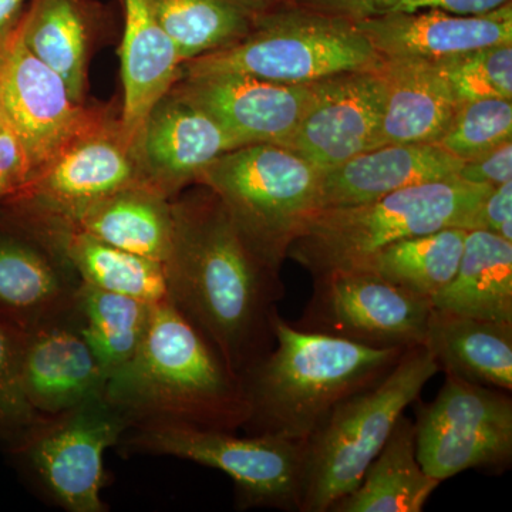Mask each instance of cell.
<instances>
[{
  "label": "cell",
  "mask_w": 512,
  "mask_h": 512,
  "mask_svg": "<svg viewBox=\"0 0 512 512\" xmlns=\"http://www.w3.org/2000/svg\"><path fill=\"white\" fill-rule=\"evenodd\" d=\"M46 212L57 215L111 247L160 264H164L170 251L173 237L171 200L150 185L124 188L72 211Z\"/></svg>",
  "instance_id": "obj_25"
},
{
  "label": "cell",
  "mask_w": 512,
  "mask_h": 512,
  "mask_svg": "<svg viewBox=\"0 0 512 512\" xmlns=\"http://www.w3.org/2000/svg\"><path fill=\"white\" fill-rule=\"evenodd\" d=\"M491 190L457 177L414 185L363 204L323 208L295 239L288 258L318 276L353 268L402 239L446 228L473 231Z\"/></svg>",
  "instance_id": "obj_4"
},
{
  "label": "cell",
  "mask_w": 512,
  "mask_h": 512,
  "mask_svg": "<svg viewBox=\"0 0 512 512\" xmlns=\"http://www.w3.org/2000/svg\"><path fill=\"white\" fill-rule=\"evenodd\" d=\"M508 141H512V100L484 99L460 104L437 146L464 163Z\"/></svg>",
  "instance_id": "obj_32"
},
{
  "label": "cell",
  "mask_w": 512,
  "mask_h": 512,
  "mask_svg": "<svg viewBox=\"0 0 512 512\" xmlns=\"http://www.w3.org/2000/svg\"><path fill=\"white\" fill-rule=\"evenodd\" d=\"M313 293L296 328L372 348L426 345L433 305L366 269L313 276Z\"/></svg>",
  "instance_id": "obj_11"
},
{
  "label": "cell",
  "mask_w": 512,
  "mask_h": 512,
  "mask_svg": "<svg viewBox=\"0 0 512 512\" xmlns=\"http://www.w3.org/2000/svg\"><path fill=\"white\" fill-rule=\"evenodd\" d=\"M106 399L130 423L244 429L249 406L241 379L173 303H153L136 355L109 377Z\"/></svg>",
  "instance_id": "obj_2"
},
{
  "label": "cell",
  "mask_w": 512,
  "mask_h": 512,
  "mask_svg": "<svg viewBox=\"0 0 512 512\" xmlns=\"http://www.w3.org/2000/svg\"><path fill=\"white\" fill-rule=\"evenodd\" d=\"M476 229L512 242V181L495 187L478 210Z\"/></svg>",
  "instance_id": "obj_38"
},
{
  "label": "cell",
  "mask_w": 512,
  "mask_h": 512,
  "mask_svg": "<svg viewBox=\"0 0 512 512\" xmlns=\"http://www.w3.org/2000/svg\"><path fill=\"white\" fill-rule=\"evenodd\" d=\"M421 467L440 483L467 470L503 471L512 460L510 392L446 373L436 399L416 420Z\"/></svg>",
  "instance_id": "obj_10"
},
{
  "label": "cell",
  "mask_w": 512,
  "mask_h": 512,
  "mask_svg": "<svg viewBox=\"0 0 512 512\" xmlns=\"http://www.w3.org/2000/svg\"><path fill=\"white\" fill-rule=\"evenodd\" d=\"M22 333L0 322V450L16 446L46 416L37 414L20 379Z\"/></svg>",
  "instance_id": "obj_34"
},
{
  "label": "cell",
  "mask_w": 512,
  "mask_h": 512,
  "mask_svg": "<svg viewBox=\"0 0 512 512\" xmlns=\"http://www.w3.org/2000/svg\"><path fill=\"white\" fill-rule=\"evenodd\" d=\"M32 0H0V50L12 39Z\"/></svg>",
  "instance_id": "obj_39"
},
{
  "label": "cell",
  "mask_w": 512,
  "mask_h": 512,
  "mask_svg": "<svg viewBox=\"0 0 512 512\" xmlns=\"http://www.w3.org/2000/svg\"><path fill=\"white\" fill-rule=\"evenodd\" d=\"M181 62L238 43L254 28L255 16L231 0H151Z\"/></svg>",
  "instance_id": "obj_31"
},
{
  "label": "cell",
  "mask_w": 512,
  "mask_h": 512,
  "mask_svg": "<svg viewBox=\"0 0 512 512\" xmlns=\"http://www.w3.org/2000/svg\"><path fill=\"white\" fill-rule=\"evenodd\" d=\"M136 185H147L140 154L116 114L64 147L3 202L67 212Z\"/></svg>",
  "instance_id": "obj_14"
},
{
  "label": "cell",
  "mask_w": 512,
  "mask_h": 512,
  "mask_svg": "<svg viewBox=\"0 0 512 512\" xmlns=\"http://www.w3.org/2000/svg\"><path fill=\"white\" fill-rule=\"evenodd\" d=\"M238 147L237 138L210 114L170 90L148 114L141 168L147 185L173 200L197 183L212 161Z\"/></svg>",
  "instance_id": "obj_17"
},
{
  "label": "cell",
  "mask_w": 512,
  "mask_h": 512,
  "mask_svg": "<svg viewBox=\"0 0 512 512\" xmlns=\"http://www.w3.org/2000/svg\"><path fill=\"white\" fill-rule=\"evenodd\" d=\"M440 484L421 467L416 424L403 414L359 485L329 512H421Z\"/></svg>",
  "instance_id": "obj_27"
},
{
  "label": "cell",
  "mask_w": 512,
  "mask_h": 512,
  "mask_svg": "<svg viewBox=\"0 0 512 512\" xmlns=\"http://www.w3.org/2000/svg\"><path fill=\"white\" fill-rule=\"evenodd\" d=\"M239 8L247 10L252 16L265 15L274 10L291 8L296 5V0H231Z\"/></svg>",
  "instance_id": "obj_40"
},
{
  "label": "cell",
  "mask_w": 512,
  "mask_h": 512,
  "mask_svg": "<svg viewBox=\"0 0 512 512\" xmlns=\"http://www.w3.org/2000/svg\"><path fill=\"white\" fill-rule=\"evenodd\" d=\"M511 0H296L302 8L355 20L413 15L427 10H444L457 15H481Z\"/></svg>",
  "instance_id": "obj_35"
},
{
  "label": "cell",
  "mask_w": 512,
  "mask_h": 512,
  "mask_svg": "<svg viewBox=\"0 0 512 512\" xmlns=\"http://www.w3.org/2000/svg\"><path fill=\"white\" fill-rule=\"evenodd\" d=\"M128 429L124 414L104 394L45 417L5 453L50 503L69 512H104V453L117 447Z\"/></svg>",
  "instance_id": "obj_9"
},
{
  "label": "cell",
  "mask_w": 512,
  "mask_h": 512,
  "mask_svg": "<svg viewBox=\"0 0 512 512\" xmlns=\"http://www.w3.org/2000/svg\"><path fill=\"white\" fill-rule=\"evenodd\" d=\"M353 23L382 57L439 60L512 45V2L481 15L427 10Z\"/></svg>",
  "instance_id": "obj_21"
},
{
  "label": "cell",
  "mask_w": 512,
  "mask_h": 512,
  "mask_svg": "<svg viewBox=\"0 0 512 512\" xmlns=\"http://www.w3.org/2000/svg\"><path fill=\"white\" fill-rule=\"evenodd\" d=\"M458 106L484 99L512 100V45H498L434 60Z\"/></svg>",
  "instance_id": "obj_33"
},
{
  "label": "cell",
  "mask_w": 512,
  "mask_h": 512,
  "mask_svg": "<svg viewBox=\"0 0 512 512\" xmlns=\"http://www.w3.org/2000/svg\"><path fill=\"white\" fill-rule=\"evenodd\" d=\"M153 303L83 284L77 295L80 330L107 380L136 355Z\"/></svg>",
  "instance_id": "obj_30"
},
{
  "label": "cell",
  "mask_w": 512,
  "mask_h": 512,
  "mask_svg": "<svg viewBox=\"0 0 512 512\" xmlns=\"http://www.w3.org/2000/svg\"><path fill=\"white\" fill-rule=\"evenodd\" d=\"M439 372L429 348L414 346L382 379L340 402L305 443L299 512H329L352 493L407 407Z\"/></svg>",
  "instance_id": "obj_5"
},
{
  "label": "cell",
  "mask_w": 512,
  "mask_h": 512,
  "mask_svg": "<svg viewBox=\"0 0 512 512\" xmlns=\"http://www.w3.org/2000/svg\"><path fill=\"white\" fill-rule=\"evenodd\" d=\"M30 174L32 170L25 148L12 128L3 121L0 127V202L28 183Z\"/></svg>",
  "instance_id": "obj_36"
},
{
  "label": "cell",
  "mask_w": 512,
  "mask_h": 512,
  "mask_svg": "<svg viewBox=\"0 0 512 512\" xmlns=\"http://www.w3.org/2000/svg\"><path fill=\"white\" fill-rule=\"evenodd\" d=\"M0 113L18 136L33 174L64 147L121 113V100L76 103L59 74L37 59L19 29L0 50Z\"/></svg>",
  "instance_id": "obj_12"
},
{
  "label": "cell",
  "mask_w": 512,
  "mask_h": 512,
  "mask_svg": "<svg viewBox=\"0 0 512 512\" xmlns=\"http://www.w3.org/2000/svg\"><path fill=\"white\" fill-rule=\"evenodd\" d=\"M116 15L100 0H32L19 33L29 52L59 74L72 99L84 104L93 56L119 39Z\"/></svg>",
  "instance_id": "obj_19"
},
{
  "label": "cell",
  "mask_w": 512,
  "mask_h": 512,
  "mask_svg": "<svg viewBox=\"0 0 512 512\" xmlns=\"http://www.w3.org/2000/svg\"><path fill=\"white\" fill-rule=\"evenodd\" d=\"M426 346L440 370L512 392V323L431 311Z\"/></svg>",
  "instance_id": "obj_26"
},
{
  "label": "cell",
  "mask_w": 512,
  "mask_h": 512,
  "mask_svg": "<svg viewBox=\"0 0 512 512\" xmlns=\"http://www.w3.org/2000/svg\"><path fill=\"white\" fill-rule=\"evenodd\" d=\"M121 10L120 123L140 154L148 114L181 79L177 47L165 33L151 0H117ZM141 160V158H140Z\"/></svg>",
  "instance_id": "obj_20"
},
{
  "label": "cell",
  "mask_w": 512,
  "mask_h": 512,
  "mask_svg": "<svg viewBox=\"0 0 512 512\" xmlns=\"http://www.w3.org/2000/svg\"><path fill=\"white\" fill-rule=\"evenodd\" d=\"M2 124H3V117H2V113H0V127H2Z\"/></svg>",
  "instance_id": "obj_41"
},
{
  "label": "cell",
  "mask_w": 512,
  "mask_h": 512,
  "mask_svg": "<svg viewBox=\"0 0 512 512\" xmlns=\"http://www.w3.org/2000/svg\"><path fill=\"white\" fill-rule=\"evenodd\" d=\"M382 62L352 20L295 5L256 16L244 39L181 64V77L232 72L311 84L339 73L377 69Z\"/></svg>",
  "instance_id": "obj_7"
},
{
  "label": "cell",
  "mask_w": 512,
  "mask_h": 512,
  "mask_svg": "<svg viewBox=\"0 0 512 512\" xmlns=\"http://www.w3.org/2000/svg\"><path fill=\"white\" fill-rule=\"evenodd\" d=\"M0 212L42 232L66 256L83 284L150 303L167 301L163 264L86 234L50 212L2 204Z\"/></svg>",
  "instance_id": "obj_22"
},
{
  "label": "cell",
  "mask_w": 512,
  "mask_h": 512,
  "mask_svg": "<svg viewBox=\"0 0 512 512\" xmlns=\"http://www.w3.org/2000/svg\"><path fill=\"white\" fill-rule=\"evenodd\" d=\"M439 311L512 323V242L468 231L453 281L431 299Z\"/></svg>",
  "instance_id": "obj_28"
},
{
  "label": "cell",
  "mask_w": 512,
  "mask_h": 512,
  "mask_svg": "<svg viewBox=\"0 0 512 512\" xmlns=\"http://www.w3.org/2000/svg\"><path fill=\"white\" fill-rule=\"evenodd\" d=\"M171 200L173 237L163 268L168 301L239 379L275 345L281 272L259 258L220 197L205 185Z\"/></svg>",
  "instance_id": "obj_1"
},
{
  "label": "cell",
  "mask_w": 512,
  "mask_h": 512,
  "mask_svg": "<svg viewBox=\"0 0 512 512\" xmlns=\"http://www.w3.org/2000/svg\"><path fill=\"white\" fill-rule=\"evenodd\" d=\"M83 282L42 232L0 212V322L32 332L76 311Z\"/></svg>",
  "instance_id": "obj_15"
},
{
  "label": "cell",
  "mask_w": 512,
  "mask_h": 512,
  "mask_svg": "<svg viewBox=\"0 0 512 512\" xmlns=\"http://www.w3.org/2000/svg\"><path fill=\"white\" fill-rule=\"evenodd\" d=\"M171 92L217 120L241 146H284L305 113L311 84H282L244 73L184 76Z\"/></svg>",
  "instance_id": "obj_16"
},
{
  "label": "cell",
  "mask_w": 512,
  "mask_h": 512,
  "mask_svg": "<svg viewBox=\"0 0 512 512\" xmlns=\"http://www.w3.org/2000/svg\"><path fill=\"white\" fill-rule=\"evenodd\" d=\"M117 448L126 456H170L220 470L234 481L242 508L301 511L305 443L154 423L130 427Z\"/></svg>",
  "instance_id": "obj_8"
},
{
  "label": "cell",
  "mask_w": 512,
  "mask_h": 512,
  "mask_svg": "<svg viewBox=\"0 0 512 512\" xmlns=\"http://www.w3.org/2000/svg\"><path fill=\"white\" fill-rule=\"evenodd\" d=\"M457 177L467 183L490 188L512 181V141L484 156L464 161Z\"/></svg>",
  "instance_id": "obj_37"
},
{
  "label": "cell",
  "mask_w": 512,
  "mask_h": 512,
  "mask_svg": "<svg viewBox=\"0 0 512 512\" xmlns=\"http://www.w3.org/2000/svg\"><path fill=\"white\" fill-rule=\"evenodd\" d=\"M461 165L463 161L433 143L373 148L322 171L320 210L363 204L414 185L451 180L457 178Z\"/></svg>",
  "instance_id": "obj_23"
},
{
  "label": "cell",
  "mask_w": 512,
  "mask_h": 512,
  "mask_svg": "<svg viewBox=\"0 0 512 512\" xmlns=\"http://www.w3.org/2000/svg\"><path fill=\"white\" fill-rule=\"evenodd\" d=\"M20 379L40 416H57L104 396L107 376L84 339L77 311L22 335Z\"/></svg>",
  "instance_id": "obj_18"
},
{
  "label": "cell",
  "mask_w": 512,
  "mask_h": 512,
  "mask_svg": "<svg viewBox=\"0 0 512 512\" xmlns=\"http://www.w3.org/2000/svg\"><path fill=\"white\" fill-rule=\"evenodd\" d=\"M467 232L463 228H446L402 239L353 268L373 272L431 302L457 274Z\"/></svg>",
  "instance_id": "obj_29"
},
{
  "label": "cell",
  "mask_w": 512,
  "mask_h": 512,
  "mask_svg": "<svg viewBox=\"0 0 512 512\" xmlns=\"http://www.w3.org/2000/svg\"><path fill=\"white\" fill-rule=\"evenodd\" d=\"M386 107L380 147L439 143L456 116L458 103L434 60L383 57Z\"/></svg>",
  "instance_id": "obj_24"
},
{
  "label": "cell",
  "mask_w": 512,
  "mask_h": 512,
  "mask_svg": "<svg viewBox=\"0 0 512 512\" xmlns=\"http://www.w3.org/2000/svg\"><path fill=\"white\" fill-rule=\"evenodd\" d=\"M275 345L241 377L244 430L306 443L336 406L382 379L402 348H372L296 328L276 313Z\"/></svg>",
  "instance_id": "obj_3"
},
{
  "label": "cell",
  "mask_w": 512,
  "mask_h": 512,
  "mask_svg": "<svg viewBox=\"0 0 512 512\" xmlns=\"http://www.w3.org/2000/svg\"><path fill=\"white\" fill-rule=\"evenodd\" d=\"M195 184L220 197L259 258L279 272L289 248L320 210L322 171L276 144L228 151Z\"/></svg>",
  "instance_id": "obj_6"
},
{
  "label": "cell",
  "mask_w": 512,
  "mask_h": 512,
  "mask_svg": "<svg viewBox=\"0 0 512 512\" xmlns=\"http://www.w3.org/2000/svg\"><path fill=\"white\" fill-rule=\"evenodd\" d=\"M386 83L377 69L353 70L313 82V94L289 148L320 171L380 147Z\"/></svg>",
  "instance_id": "obj_13"
}]
</instances>
